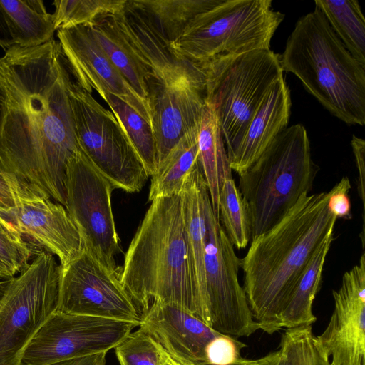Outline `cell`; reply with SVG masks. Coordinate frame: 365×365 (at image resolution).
<instances>
[{
  "label": "cell",
  "mask_w": 365,
  "mask_h": 365,
  "mask_svg": "<svg viewBox=\"0 0 365 365\" xmlns=\"http://www.w3.org/2000/svg\"><path fill=\"white\" fill-rule=\"evenodd\" d=\"M71 73L58 41L0 58V170L66 207L68 163L78 150Z\"/></svg>",
  "instance_id": "cell-1"
},
{
  "label": "cell",
  "mask_w": 365,
  "mask_h": 365,
  "mask_svg": "<svg viewBox=\"0 0 365 365\" xmlns=\"http://www.w3.org/2000/svg\"><path fill=\"white\" fill-rule=\"evenodd\" d=\"M327 192L302 195L273 227L252 238L241 259L243 289L254 319L272 334L314 252L337 218L327 207Z\"/></svg>",
  "instance_id": "cell-2"
},
{
  "label": "cell",
  "mask_w": 365,
  "mask_h": 365,
  "mask_svg": "<svg viewBox=\"0 0 365 365\" xmlns=\"http://www.w3.org/2000/svg\"><path fill=\"white\" fill-rule=\"evenodd\" d=\"M120 277L140 314L158 302L175 304L199 318L181 193L151 201L125 254Z\"/></svg>",
  "instance_id": "cell-3"
},
{
  "label": "cell",
  "mask_w": 365,
  "mask_h": 365,
  "mask_svg": "<svg viewBox=\"0 0 365 365\" xmlns=\"http://www.w3.org/2000/svg\"><path fill=\"white\" fill-rule=\"evenodd\" d=\"M279 58L283 71L296 76L331 115L348 125H365V66L319 9L297 20Z\"/></svg>",
  "instance_id": "cell-4"
},
{
  "label": "cell",
  "mask_w": 365,
  "mask_h": 365,
  "mask_svg": "<svg viewBox=\"0 0 365 365\" xmlns=\"http://www.w3.org/2000/svg\"><path fill=\"white\" fill-rule=\"evenodd\" d=\"M319 168L311 157L307 132L301 124L283 130L260 156L239 174V190L252 220V238L277 224L304 193Z\"/></svg>",
  "instance_id": "cell-5"
},
{
  "label": "cell",
  "mask_w": 365,
  "mask_h": 365,
  "mask_svg": "<svg viewBox=\"0 0 365 365\" xmlns=\"http://www.w3.org/2000/svg\"><path fill=\"white\" fill-rule=\"evenodd\" d=\"M200 66L205 102L215 113L229 158L267 96L284 78L279 55L256 50L217 57Z\"/></svg>",
  "instance_id": "cell-6"
},
{
  "label": "cell",
  "mask_w": 365,
  "mask_h": 365,
  "mask_svg": "<svg viewBox=\"0 0 365 365\" xmlns=\"http://www.w3.org/2000/svg\"><path fill=\"white\" fill-rule=\"evenodd\" d=\"M271 0H222L195 17L172 44L175 51L200 66L215 58L270 49L284 14Z\"/></svg>",
  "instance_id": "cell-7"
},
{
  "label": "cell",
  "mask_w": 365,
  "mask_h": 365,
  "mask_svg": "<svg viewBox=\"0 0 365 365\" xmlns=\"http://www.w3.org/2000/svg\"><path fill=\"white\" fill-rule=\"evenodd\" d=\"M60 272L56 257L39 250L10 279L0 300V365H22L26 346L58 311Z\"/></svg>",
  "instance_id": "cell-8"
},
{
  "label": "cell",
  "mask_w": 365,
  "mask_h": 365,
  "mask_svg": "<svg viewBox=\"0 0 365 365\" xmlns=\"http://www.w3.org/2000/svg\"><path fill=\"white\" fill-rule=\"evenodd\" d=\"M69 98L80 150L114 189L140 191L149 176L112 111L76 81L71 86Z\"/></svg>",
  "instance_id": "cell-9"
},
{
  "label": "cell",
  "mask_w": 365,
  "mask_h": 365,
  "mask_svg": "<svg viewBox=\"0 0 365 365\" xmlns=\"http://www.w3.org/2000/svg\"><path fill=\"white\" fill-rule=\"evenodd\" d=\"M205 303L203 322L216 331L232 337L249 336L259 324L250 312L238 279L241 260L235 252L210 200L206 205Z\"/></svg>",
  "instance_id": "cell-10"
},
{
  "label": "cell",
  "mask_w": 365,
  "mask_h": 365,
  "mask_svg": "<svg viewBox=\"0 0 365 365\" xmlns=\"http://www.w3.org/2000/svg\"><path fill=\"white\" fill-rule=\"evenodd\" d=\"M113 189L79 148L66 168L65 207L85 248L103 264L116 269L115 257L120 249L111 205Z\"/></svg>",
  "instance_id": "cell-11"
},
{
  "label": "cell",
  "mask_w": 365,
  "mask_h": 365,
  "mask_svg": "<svg viewBox=\"0 0 365 365\" xmlns=\"http://www.w3.org/2000/svg\"><path fill=\"white\" fill-rule=\"evenodd\" d=\"M140 322L54 312L26 346L22 365H53L114 349Z\"/></svg>",
  "instance_id": "cell-12"
},
{
  "label": "cell",
  "mask_w": 365,
  "mask_h": 365,
  "mask_svg": "<svg viewBox=\"0 0 365 365\" xmlns=\"http://www.w3.org/2000/svg\"><path fill=\"white\" fill-rule=\"evenodd\" d=\"M120 271L108 267L85 248L61 267L58 311L140 322V312L124 288Z\"/></svg>",
  "instance_id": "cell-13"
},
{
  "label": "cell",
  "mask_w": 365,
  "mask_h": 365,
  "mask_svg": "<svg viewBox=\"0 0 365 365\" xmlns=\"http://www.w3.org/2000/svg\"><path fill=\"white\" fill-rule=\"evenodd\" d=\"M4 174L14 202L6 219L31 245L57 257L61 267L79 256L85 245L66 207L47 194Z\"/></svg>",
  "instance_id": "cell-14"
},
{
  "label": "cell",
  "mask_w": 365,
  "mask_h": 365,
  "mask_svg": "<svg viewBox=\"0 0 365 365\" xmlns=\"http://www.w3.org/2000/svg\"><path fill=\"white\" fill-rule=\"evenodd\" d=\"M334 309L324 331L316 339L331 365H365V255L346 272L332 292Z\"/></svg>",
  "instance_id": "cell-15"
},
{
  "label": "cell",
  "mask_w": 365,
  "mask_h": 365,
  "mask_svg": "<svg viewBox=\"0 0 365 365\" xmlns=\"http://www.w3.org/2000/svg\"><path fill=\"white\" fill-rule=\"evenodd\" d=\"M58 42L76 82L102 98L108 93L121 99L151 125L149 105L130 87L93 36L86 25L57 31Z\"/></svg>",
  "instance_id": "cell-16"
},
{
  "label": "cell",
  "mask_w": 365,
  "mask_h": 365,
  "mask_svg": "<svg viewBox=\"0 0 365 365\" xmlns=\"http://www.w3.org/2000/svg\"><path fill=\"white\" fill-rule=\"evenodd\" d=\"M114 16L124 37L154 78L167 86L193 83L205 91L201 66L175 51L135 0H127Z\"/></svg>",
  "instance_id": "cell-17"
},
{
  "label": "cell",
  "mask_w": 365,
  "mask_h": 365,
  "mask_svg": "<svg viewBox=\"0 0 365 365\" xmlns=\"http://www.w3.org/2000/svg\"><path fill=\"white\" fill-rule=\"evenodd\" d=\"M148 92L158 170L175 147L199 133L205 105L204 90L193 83L167 86L152 77Z\"/></svg>",
  "instance_id": "cell-18"
},
{
  "label": "cell",
  "mask_w": 365,
  "mask_h": 365,
  "mask_svg": "<svg viewBox=\"0 0 365 365\" xmlns=\"http://www.w3.org/2000/svg\"><path fill=\"white\" fill-rule=\"evenodd\" d=\"M139 329L158 342L179 365L207 363V345L222 334L184 308L158 302H153L141 313Z\"/></svg>",
  "instance_id": "cell-19"
},
{
  "label": "cell",
  "mask_w": 365,
  "mask_h": 365,
  "mask_svg": "<svg viewBox=\"0 0 365 365\" xmlns=\"http://www.w3.org/2000/svg\"><path fill=\"white\" fill-rule=\"evenodd\" d=\"M291 106L290 91L283 78L267 96L238 148L229 157L232 170L238 175L245 171L287 127Z\"/></svg>",
  "instance_id": "cell-20"
},
{
  "label": "cell",
  "mask_w": 365,
  "mask_h": 365,
  "mask_svg": "<svg viewBox=\"0 0 365 365\" xmlns=\"http://www.w3.org/2000/svg\"><path fill=\"white\" fill-rule=\"evenodd\" d=\"M86 26L125 80L149 105L148 83L153 76L124 37L114 14L101 16Z\"/></svg>",
  "instance_id": "cell-21"
},
{
  "label": "cell",
  "mask_w": 365,
  "mask_h": 365,
  "mask_svg": "<svg viewBox=\"0 0 365 365\" xmlns=\"http://www.w3.org/2000/svg\"><path fill=\"white\" fill-rule=\"evenodd\" d=\"M197 145L199 163L207 186L212 209L219 220L220 192L224 182L232 178V170L219 123L212 108L206 103Z\"/></svg>",
  "instance_id": "cell-22"
},
{
  "label": "cell",
  "mask_w": 365,
  "mask_h": 365,
  "mask_svg": "<svg viewBox=\"0 0 365 365\" xmlns=\"http://www.w3.org/2000/svg\"><path fill=\"white\" fill-rule=\"evenodd\" d=\"M333 234L334 230H331L327 235L304 269L280 314L282 329L312 326L316 322L312 304L319 289L324 264L334 239Z\"/></svg>",
  "instance_id": "cell-23"
},
{
  "label": "cell",
  "mask_w": 365,
  "mask_h": 365,
  "mask_svg": "<svg viewBox=\"0 0 365 365\" xmlns=\"http://www.w3.org/2000/svg\"><path fill=\"white\" fill-rule=\"evenodd\" d=\"M14 45L36 46L53 39L54 16L41 0H0Z\"/></svg>",
  "instance_id": "cell-24"
},
{
  "label": "cell",
  "mask_w": 365,
  "mask_h": 365,
  "mask_svg": "<svg viewBox=\"0 0 365 365\" xmlns=\"http://www.w3.org/2000/svg\"><path fill=\"white\" fill-rule=\"evenodd\" d=\"M315 7L349 52L365 66V19L356 0H316Z\"/></svg>",
  "instance_id": "cell-25"
},
{
  "label": "cell",
  "mask_w": 365,
  "mask_h": 365,
  "mask_svg": "<svg viewBox=\"0 0 365 365\" xmlns=\"http://www.w3.org/2000/svg\"><path fill=\"white\" fill-rule=\"evenodd\" d=\"M149 16L160 34L171 44L190 22L222 0H135Z\"/></svg>",
  "instance_id": "cell-26"
},
{
  "label": "cell",
  "mask_w": 365,
  "mask_h": 365,
  "mask_svg": "<svg viewBox=\"0 0 365 365\" xmlns=\"http://www.w3.org/2000/svg\"><path fill=\"white\" fill-rule=\"evenodd\" d=\"M198 133L175 147L151 176L149 201L182 192L187 176L199 162Z\"/></svg>",
  "instance_id": "cell-27"
},
{
  "label": "cell",
  "mask_w": 365,
  "mask_h": 365,
  "mask_svg": "<svg viewBox=\"0 0 365 365\" xmlns=\"http://www.w3.org/2000/svg\"><path fill=\"white\" fill-rule=\"evenodd\" d=\"M111 109L141 159L148 176L157 171L155 138L150 123L117 96L108 93L103 98Z\"/></svg>",
  "instance_id": "cell-28"
},
{
  "label": "cell",
  "mask_w": 365,
  "mask_h": 365,
  "mask_svg": "<svg viewBox=\"0 0 365 365\" xmlns=\"http://www.w3.org/2000/svg\"><path fill=\"white\" fill-rule=\"evenodd\" d=\"M219 221L231 244L245 248L252 237V220L248 205L233 178L226 180L219 196Z\"/></svg>",
  "instance_id": "cell-29"
},
{
  "label": "cell",
  "mask_w": 365,
  "mask_h": 365,
  "mask_svg": "<svg viewBox=\"0 0 365 365\" xmlns=\"http://www.w3.org/2000/svg\"><path fill=\"white\" fill-rule=\"evenodd\" d=\"M127 0H56V30L87 25L98 17L120 12Z\"/></svg>",
  "instance_id": "cell-30"
},
{
  "label": "cell",
  "mask_w": 365,
  "mask_h": 365,
  "mask_svg": "<svg viewBox=\"0 0 365 365\" xmlns=\"http://www.w3.org/2000/svg\"><path fill=\"white\" fill-rule=\"evenodd\" d=\"M279 347L289 365H331L329 357L312 333V326L287 329Z\"/></svg>",
  "instance_id": "cell-31"
},
{
  "label": "cell",
  "mask_w": 365,
  "mask_h": 365,
  "mask_svg": "<svg viewBox=\"0 0 365 365\" xmlns=\"http://www.w3.org/2000/svg\"><path fill=\"white\" fill-rule=\"evenodd\" d=\"M119 365H166L170 357L148 334L130 332L115 348Z\"/></svg>",
  "instance_id": "cell-32"
},
{
  "label": "cell",
  "mask_w": 365,
  "mask_h": 365,
  "mask_svg": "<svg viewBox=\"0 0 365 365\" xmlns=\"http://www.w3.org/2000/svg\"><path fill=\"white\" fill-rule=\"evenodd\" d=\"M31 245L10 222L0 221V264L14 277L31 262Z\"/></svg>",
  "instance_id": "cell-33"
},
{
  "label": "cell",
  "mask_w": 365,
  "mask_h": 365,
  "mask_svg": "<svg viewBox=\"0 0 365 365\" xmlns=\"http://www.w3.org/2000/svg\"><path fill=\"white\" fill-rule=\"evenodd\" d=\"M247 345L232 336L220 334L211 340L205 349V359L208 364L227 365L242 359L241 350Z\"/></svg>",
  "instance_id": "cell-34"
},
{
  "label": "cell",
  "mask_w": 365,
  "mask_h": 365,
  "mask_svg": "<svg viewBox=\"0 0 365 365\" xmlns=\"http://www.w3.org/2000/svg\"><path fill=\"white\" fill-rule=\"evenodd\" d=\"M350 189V180L348 177L344 176L330 190L327 207L331 213L337 219H347L351 216V207L348 195Z\"/></svg>",
  "instance_id": "cell-35"
},
{
  "label": "cell",
  "mask_w": 365,
  "mask_h": 365,
  "mask_svg": "<svg viewBox=\"0 0 365 365\" xmlns=\"http://www.w3.org/2000/svg\"><path fill=\"white\" fill-rule=\"evenodd\" d=\"M351 145L358 171L357 190L363 210L365 207V141L363 138L352 135Z\"/></svg>",
  "instance_id": "cell-36"
},
{
  "label": "cell",
  "mask_w": 365,
  "mask_h": 365,
  "mask_svg": "<svg viewBox=\"0 0 365 365\" xmlns=\"http://www.w3.org/2000/svg\"><path fill=\"white\" fill-rule=\"evenodd\" d=\"M14 207L13 196L5 174L0 170V214L5 218Z\"/></svg>",
  "instance_id": "cell-37"
},
{
  "label": "cell",
  "mask_w": 365,
  "mask_h": 365,
  "mask_svg": "<svg viewBox=\"0 0 365 365\" xmlns=\"http://www.w3.org/2000/svg\"><path fill=\"white\" fill-rule=\"evenodd\" d=\"M106 353H100L81 357L69 361H66L56 365H100L106 362Z\"/></svg>",
  "instance_id": "cell-38"
},
{
  "label": "cell",
  "mask_w": 365,
  "mask_h": 365,
  "mask_svg": "<svg viewBox=\"0 0 365 365\" xmlns=\"http://www.w3.org/2000/svg\"><path fill=\"white\" fill-rule=\"evenodd\" d=\"M14 46L6 22L0 9V46L6 51Z\"/></svg>",
  "instance_id": "cell-39"
},
{
  "label": "cell",
  "mask_w": 365,
  "mask_h": 365,
  "mask_svg": "<svg viewBox=\"0 0 365 365\" xmlns=\"http://www.w3.org/2000/svg\"><path fill=\"white\" fill-rule=\"evenodd\" d=\"M269 360V354L257 359H240L238 361L227 365H267ZM198 365H215L208 363Z\"/></svg>",
  "instance_id": "cell-40"
},
{
  "label": "cell",
  "mask_w": 365,
  "mask_h": 365,
  "mask_svg": "<svg viewBox=\"0 0 365 365\" xmlns=\"http://www.w3.org/2000/svg\"><path fill=\"white\" fill-rule=\"evenodd\" d=\"M267 365H289V361L281 349L269 354Z\"/></svg>",
  "instance_id": "cell-41"
},
{
  "label": "cell",
  "mask_w": 365,
  "mask_h": 365,
  "mask_svg": "<svg viewBox=\"0 0 365 365\" xmlns=\"http://www.w3.org/2000/svg\"><path fill=\"white\" fill-rule=\"evenodd\" d=\"M11 279L4 280L0 279V300L2 298L6 289H7Z\"/></svg>",
  "instance_id": "cell-42"
},
{
  "label": "cell",
  "mask_w": 365,
  "mask_h": 365,
  "mask_svg": "<svg viewBox=\"0 0 365 365\" xmlns=\"http://www.w3.org/2000/svg\"><path fill=\"white\" fill-rule=\"evenodd\" d=\"M12 278L7 270L0 264V279H9Z\"/></svg>",
  "instance_id": "cell-43"
},
{
  "label": "cell",
  "mask_w": 365,
  "mask_h": 365,
  "mask_svg": "<svg viewBox=\"0 0 365 365\" xmlns=\"http://www.w3.org/2000/svg\"><path fill=\"white\" fill-rule=\"evenodd\" d=\"M166 365H179L178 363H176L175 361H173L171 358L169 359V361L167 362Z\"/></svg>",
  "instance_id": "cell-44"
},
{
  "label": "cell",
  "mask_w": 365,
  "mask_h": 365,
  "mask_svg": "<svg viewBox=\"0 0 365 365\" xmlns=\"http://www.w3.org/2000/svg\"><path fill=\"white\" fill-rule=\"evenodd\" d=\"M0 221L4 222H9L3 215L0 214Z\"/></svg>",
  "instance_id": "cell-45"
},
{
  "label": "cell",
  "mask_w": 365,
  "mask_h": 365,
  "mask_svg": "<svg viewBox=\"0 0 365 365\" xmlns=\"http://www.w3.org/2000/svg\"><path fill=\"white\" fill-rule=\"evenodd\" d=\"M100 365H106V362L101 364Z\"/></svg>",
  "instance_id": "cell-46"
},
{
  "label": "cell",
  "mask_w": 365,
  "mask_h": 365,
  "mask_svg": "<svg viewBox=\"0 0 365 365\" xmlns=\"http://www.w3.org/2000/svg\"><path fill=\"white\" fill-rule=\"evenodd\" d=\"M53 365H56V364H53Z\"/></svg>",
  "instance_id": "cell-47"
}]
</instances>
